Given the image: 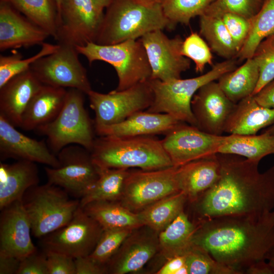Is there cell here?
I'll list each match as a JSON object with an SVG mask.
<instances>
[{
    "label": "cell",
    "instance_id": "obj_46",
    "mask_svg": "<svg viewBox=\"0 0 274 274\" xmlns=\"http://www.w3.org/2000/svg\"><path fill=\"white\" fill-rule=\"evenodd\" d=\"M45 252L48 274H76L74 258L55 252Z\"/></svg>",
    "mask_w": 274,
    "mask_h": 274
},
{
    "label": "cell",
    "instance_id": "obj_10",
    "mask_svg": "<svg viewBox=\"0 0 274 274\" xmlns=\"http://www.w3.org/2000/svg\"><path fill=\"white\" fill-rule=\"evenodd\" d=\"M56 156L59 166L45 167L48 182L81 199L99 175V168L93 162L90 152L82 146L73 144L62 149Z\"/></svg>",
    "mask_w": 274,
    "mask_h": 274
},
{
    "label": "cell",
    "instance_id": "obj_2",
    "mask_svg": "<svg viewBox=\"0 0 274 274\" xmlns=\"http://www.w3.org/2000/svg\"><path fill=\"white\" fill-rule=\"evenodd\" d=\"M196 223L193 244L237 274L266 260L274 246V209L260 216L219 217Z\"/></svg>",
    "mask_w": 274,
    "mask_h": 274
},
{
    "label": "cell",
    "instance_id": "obj_28",
    "mask_svg": "<svg viewBox=\"0 0 274 274\" xmlns=\"http://www.w3.org/2000/svg\"><path fill=\"white\" fill-rule=\"evenodd\" d=\"M197 228L195 222L185 209L158 233L159 252L166 259L183 255L193 245Z\"/></svg>",
    "mask_w": 274,
    "mask_h": 274
},
{
    "label": "cell",
    "instance_id": "obj_43",
    "mask_svg": "<svg viewBox=\"0 0 274 274\" xmlns=\"http://www.w3.org/2000/svg\"><path fill=\"white\" fill-rule=\"evenodd\" d=\"M181 52L183 56L194 62L196 73H202L208 64L213 65L212 50L197 32L192 31L183 40Z\"/></svg>",
    "mask_w": 274,
    "mask_h": 274
},
{
    "label": "cell",
    "instance_id": "obj_47",
    "mask_svg": "<svg viewBox=\"0 0 274 274\" xmlns=\"http://www.w3.org/2000/svg\"><path fill=\"white\" fill-rule=\"evenodd\" d=\"M76 274L107 273L106 266L98 263L89 255L74 259Z\"/></svg>",
    "mask_w": 274,
    "mask_h": 274
},
{
    "label": "cell",
    "instance_id": "obj_48",
    "mask_svg": "<svg viewBox=\"0 0 274 274\" xmlns=\"http://www.w3.org/2000/svg\"><path fill=\"white\" fill-rule=\"evenodd\" d=\"M184 255L175 256L166 259V262L156 272L157 274H179V270L186 266Z\"/></svg>",
    "mask_w": 274,
    "mask_h": 274
},
{
    "label": "cell",
    "instance_id": "obj_38",
    "mask_svg": "<svg viewBox=\"0 0 274 274\" xmlns=\"http://www.w3.org/2000/svg\"><path fill=\"white\" fill-rule=\"evenodd\" d=\"M215 0H165L162 4L164 15L175 27L189 25L193 18L202 15Z\"/></svg>",
    "mask_w": 274,
    "mask_h": 274
},
{
    "label": "cell",
    "instance_id": "obj_16",
    "mask_svg": "<svg viewBox=\"0 0 274 274\" xmlns=\"http://www.w3.org/2000/svg\"><path fill=\"white\" fill-rule=\"evenodd\" d=\"M148 57L152 72L150 79L166 82L181 78L189 70L191 60L181 54L183 40L180 36L169 38L158 29L150 31L139 39Z\"/></svg>",
    "mask_w": 274,
    "mask_h": 274
},
{
    "label": "cell",
    "instance_id": "obj_24",
    "mask_svg": "<svg viewBox=\"0 0 274 274\" xmlns=\"http://www.w3.org/2000/svg\"><path fill=\"white\" fill-rule=\"evenodd\" d=\"M220 176V165L216 154L194 160L177 168L180 191L186 195L187 203L194 202L211 188Z\"/></svg>",
    "mask_w": 274,
    "mask_h": 274
},
{
    "label": "cell",
    "instance_id": "obj_4",
    "mask_svg": "<svg viewBox=\"0 0 274 274\" xmlns=\"http://www.w3.org/2000/svg\"><path fill=\"white\" fill-rule=\"evenodd\" d=\"M105 9L95 42L98 44L138 40L152 31L175 27L164 15L161 5L147 6L135 0H112Z\"/></svg>",
    "mask_w": 274,
    "mask_h": 274
},
{
    "label": "cell",
    "instance_id": "obj_12",
    "mask_svg": "<svg viewBox=\"0 0 274 274\" xmlns=\"http://www.w3.org/2000/svg\"><path fill=\"white\" fill-rule=\"evenodd\" d=\"M58 44L55 52L39 59L30 70L44 85L75 88L87 95L92 88L76 47Z\"/></svg>",
    "mask_w": 274,
    "mask_h": 274
},
{
    "label": "cell",
    "instance_id": "obj_54",
    "mask_svg": "<svg viewBox=\"0 0 274 274\" xmlns=\"http://www.w3.org/2000/svg\"><path fill=\"white\" fill-rule=\"evenodd\" d=\"M97 4L102 9H105L112 0H94Z\"/></svg>",
    "mask_w": 274,
    "mask_h": 274
},
{
    "label": "cell",
    "instance_id": "obj_8",
    "mask_svg": "<svg viewBox=\"0 0 274 274\" xmlns=\"http://www.w3.org/2000/svg\"><path fill=\"white\" fill-rule=\"evenodd\" d=\"M70 88L64 105L56 117L36 130L47 138L51 150L59 152L70 145H78L90 152L95 138L93 125L84 106V94Z\"/></svg>",
    "mask_w": 274,
    "mask_h": 274
},
{
    "label": "cell",
    "instance_id": "obj_42",
    "mask_svg": "<svg viewBox=\"0 0 274 274\" xmlns=\"http://www.w3.org/2000/svg\"><path fill=\"white\" fill-rule=\"evenodd\" d=\"M252 57L258 64L260 71L254 95L274 79V33L260 42Z\"/></svg>",
    "mask_w": 274,
    "mask_h": 274
},
{
    "label": "cell",
    "instance_id": "obj_33",
    "mask_svg": "<svg viewBox=\"0 0 274 274\" xmlns=\"http://www.w3.org/2000/svg\"><path fill=\"white\" fill-rule=\"evenodd\" d=\"M129 169L100 168L97 179L80 199V206L93 201H118L121 199Z\"/></svg>",
    "mask_w": 274,
    "mask_h": 274
},
{
    "label": "cell",
    "instance_id": "obj_17",
    "mask_svg": "<svg viewBox=\"0 0 274 274\" xmlns=\"http://www.w3.org/2000/svg\"><path fill=\"white\" fill-rule=\"evenodd\" d=\"M235 105L222 90L218 82L214 81L204 84L191 100L196 127L207 133L222 135Z\"/></svg>",
    "mask_w": 274,
    "mask_h": 274
},
{
    "label": "cell",
    "instance_id": "obj_25",
    "mask_svg": "<svg viewBox=\"0 0 274 274\" xmlns=\"http://www.w3.org/2000/svg\"><path fill=\"white\" fill-rule=\"evenodd\" d=\"M39 170L35 162L18 160L0 163V210L12 202L21 200L25 192L39 184Z\"/></svg>",
    "mask_w": 274,
    "mask_h": 274
},
{
    "label": "cell",
    "instance_id": "obj_49",
    "mask_svg": "<svg viewBox=\"0 0 274 274\" xmlns=\"http://www.w3.org/2000/svg\"><path fill=\"white\" fill-rule=\"evenodd\" d=\"M253 96L260 105L267 108H274V79Z\"/></svg>",
    "mask_w": 274,
    "mask_h": 274
},
{
    "label": "cell",
    "instance_id": "obj_21",
    "mask_svg": "<svg viewBox=\"0 0 274 274\" xmlns=\"http://www.w3.org/2000/svg\"><path fill=\"white\" fill-rule=\"evenodd\" d=\"M50 36L6 0L0 2V50L42 45Z\"/></svg>",
    "mask_w": 274,
    "mask_h": 274
},
{
    "label": "cell",
    "instance_id": "obj_52",
    "mask_svg": "<svg viewBox=\"0 0 274 274\" xmlns=\"http://www.w3.org/2000/svg\"><path fill=\"white\" fill-rule=\"evenodd\" d=\"M136 2L147 6L162 5L165 0H135Z\"/></svg>",
    "mask_w": 274,
    "mask_h": 274
},
{
    "label": "cell",
    "instance_id": "obj_9",
    "mask_svg": "<svg viewBox=\"0 0 274 274\" xmlns=\"http://www.w3.org/2000/svg\"><path fill=\"white\" fill-rule=\"evenodd\" d=\"M149 80L124 90L115 89L108 93L90 90L87 95L95 114L94 126L117 124L136 112L147 110L153 100Z\"/></svg>",
    "mask_w": 274,
    "mask_h": 274
},
{
    "label": "cell",
    "instance_id": "obj_22",
    "mask_svg": "<svg viewBox=\"0 0 274 274\" xmlns=\"http://www.w3.org/2000/svg\"><path fill=\"white\" fill-rule=\"evenodd\" d=\"M42 85L30 69L11 79L0 88V114L20 127L27 105Z\"/></svg>",
    "mask_w": 274,
    "mask_h": 274
},
{
    "label": "cell",
    "instance_id": "obj_53",
    "mask_svg": "<svg viewBox=\"0 0 274 274\" xmlns=\"http://www.w3.org/2000/svg\"><path fill=\"white\" fill-rule=\"evenodd\" d=\"M266 260L270 264L274 271V246L269 251L266 256Z\"/></svg>",
    "mask_w": 274,
    "mask_h": 274
},
{
    "label": "cell",
    "instance_id": "obj_55",
    "mask_svg": "<svg viewBox=\"0 0 274 274\" xmlns=\"http://www.w3.org/2000/svg\"><path fill=\"white\" fill-rule=\"evenodd\" d=\"M264 132L269 133L274 135V122L269 126H268Z\"/></svg>",
    "mask_w": 274,
    "mask_h": 274
},
{
    "label": "cell",
    "instance_id": "obj_37",
    "mask_svg": "<svg viewBox=\"0 0 274 274\" xmlns=\"http://www.w3.org/2000/svg\"><path fill=\"white\" fill-rule=\"evenodd\" d=\"M37 53L23 59L20 53L0 56V88L15 76L30 69L31 65L39 59L55 52L59 45L43 43Z\"/></svg>",
    "mask_w": 274,
    "mask_h": 274
},
{
    "label": "cell",
    "instance_id": "obj_29",
    "mask_svg": "<svg viewBox=\"0 0 274 274\" xmlns=\"http://www.w3.org/2000/svg\"><path fill=\"white\" fill-rule=\"evenodd\" d=\"M259 76L258 65L252 57L246 59L239 67L221 76L218 83L227 97L236 104L253 95Z\"/></svg>",
    "mask_w": 274,
    "mask_h": 274
},
{
    "label": "cell",
    "instance_id": "obj_51",
    "mask_svg": "<svg viewBox=\"0 0 274 274\" xmlns=\"http://www.w3.org/2000/svg\"><path fill=\"white\" fill-rule=\"evenodd\" d=\"M246 274H274V271L266 260L258 261L249 266L245 271Z\"/></svg>",
    "mask_w": 274,
    "mask_h": 274
},
{
    "label": "cell",
    "instance_id": "obj_15",
    "mask_svg": "<svg viewBox=\"0 0 274 274\" xmlns=\"http://www.w3.org/2000/svg\"><path fill=\"white\" fill-rule=\"evenodd\" d=\"M228 138L229 135L211 134L181 122L165 134L161 142L173 166L178 167L216 155Z\"/></svg>",
    "mask_w": 274,
    "mask_h": 274
},
{
    "label": "cell",
    "instance_id": "obj_35",
    "mask_svg": "<svg viewBox=\"0 0 274 274\" xmlns=\"http://www.w3.org/2000/svg\"><path fill=\"white\" fill-rule=\"evenodd\" d=\"M23 16L56 38L58 10L55 0H6Z\"/></svg>",
    "mask_w": 274,
    "mask_h": 274
},
{
    "label": "cell",
    "instance_id": "obj_44",
    "mask_svg": "<svg viewBox=\"0 0 274 274\" xmlns=\"http://www.w3.org/2000/svg\"><path fill=\"white\" fill-rule=\"evenodd\" d=\"M221 17L239 52L249 33L251 18L248 19L232 13H225Z\"/></svg>",
    "mask_w": 274,
    "mask_h": 274
},
{
    "label": "cell",
    "instance_id": "obj_39",
    "mask_svg": "<svg viewBox=\"0 0 274 274\" xmlns=\"http://www.w3.org/2000/svg\"><path fill=\"white\" fill-rule=\"evenodd\" d=\"M188 274H237L194 244L184 255Z\"/></svg>",
    "mask_w": 274,
    "mask_h": 274
},
{
    "label": "cell",
    "instance_id": "obj_41",
    "mask_svg": "<svg viewBox=\"0 0 274 274\" xmlns=\"http://www.w3.org/2000/svg\"><path fill=\"white\" fill-rule=\"evenodd\" d=\"M266 1L215 0L203 14L221 17L225 13H232L251 19L260 10Z\"/></svg>",
    "mask_w": 274,
    "mask_h": 274
},
{
    "label": "cell",
    "instance_id": "obj_11",
    "mask_svg": "<svg viewBox=\"0 0 274 274\" xmlns=\"http://www.w3.org/2000/svg\"><path fill=\"white\" fill-rule=\"evenodd\" d=\"M104 10L94 0H62L55 40L75 47L95 43Z\"/></svg>",
    "mask_w": 274,
    "mask_h": 274
},
{
    "label": "cell",
    "instance_id": "obj_32",
    "mask_svg": "<svg viewBox=\"0 0 274 274\" xmlns=\"http://www.w3.org/2000/svg\"><path fill=\"white\" fill-rule=\"evenodd\" d=\"M187 203L186 195L180 191L152 203L137 213L144 226L159 233L185 209Z\"/></svg>",
    "mask_w": 274,
    "mask_h": 274
},
{
    "label": "cell",
    "instance_id": "obj_23",
    "mask_svg": "<svg viewBox=\"0 0 274 274\" xmlns=\"http://www.w3.org/2000/svg\"><path fill=\"white\" fill-rule=\"evenodd\" d=\"M181 122L170 115L142 111L111 125L94 127L98 136L118 137L165 134Z\"/></svg>",
    "mask_w": 274,
    "mask_h": 274
},
{
    "label": "cell",
    "instance_id": "obj_45",
    "mask_svg": "<svg viewBox=\"0 0 274 274\" xmlns=\"http://www.w3.org/2000/svg\"><path fill=\"white\" fill-rule=\"evenodd\" d=\"M17 274H48L46 253L37 249L22 258Z\"/></svg>",
    "mask_w": 274,
    "mask_h": 274
},
{
    "label": "cell",
    "instance_id": "obj_27",
    "mask_svg": "<svg viewBox=\"0 0 274 274\" xmlns=\"http://www.w3.org/2000/svg\"><path fill=\"white\" fill-rule=\"evenodd\" d=\"M273 122L274 108L260 105L253 95H250L235 104L226 123L224 132L254 135Z\"/></svg>",
    "mask_w": 274,
    "mask_h": 274
},
{
    "label": "cell",
    "instance_id": "obj_19",
    "mask_svg": "<svg viewBox=\"0 0 274 274\" xmlns=\"http://www.w3.org/2000/svg\"><path fill=\"white\" fill-rule=\"evenodd\" d=\"M0 254L22 259L36 250L31 238V227L22 199L1 210Z\"/></svg>",
    "mask_w": 274,
    "mask_h": 274
},
{
    "label": "cell",
    "instance_id": "obj_14",
    "mask_svg": "<svg viewBox=\"0 0 274 274\" xmlns=\"http://www.w3.org/2000/svg\"><path fill=\"white\" fill-rule=\"evenodd\" d=\"M104 230L80 206L63 227L41 238L42 250L65 254L74 259L89 255Z\"/></svg>",
    "mask_w": 274,
    "mask_h": 274
},
{
    "label": "cell",
    "instance_id": "obj_18",
    "mask_svg": "<svg viewBox=\"0 0 274 274\" xmlns=\"http://www.w3.org/2000/svg\"><path fill=\"white\" fill-rule=\"evenodd\" d=\"M158 233L146 226L133 230L107 263V273L141 270L159 251Z\"/></svg>",
    "mask_w": 274,
    "mask_h": 274
},
{
    "label": "cell",
    "instance_id": "obj_5",
    "mask_svg": "<svg viewBox=\"0 0 274 274\" xmlns=\"http://www.w3.org/2000/svg\"><path fill=\"white\" fill-rule=\"evenodd\" d=\"M236 64L235 58L226 59L213 65L211 70L198 77L166 82L150 79L153 100L146 111L167 114L181 122L196 126L191 105L193 96L204 84L218 80L223 74L235 69Z\"/></svg>",
    "mask_w": 274,
    "mask_h": 274
},
{
    "label": "cell",
    "instance_id": "obj_1",
    "mask_svg": "<svg viewBox=\"0 0 274 274\" xmlns=\"http://www.w3.org/2000/svg\"><path fill=\"white\" fill-rule=\"evenodd\" d=\"M218 181L190 203L197 222L213 218L265 215L274 209V166L263 172L259 162L229 154H216Z\"/></svg>",
    "mask_w": 274,
    "mask_h": 274
},
{
    "label": "cell",
    "instance_id": "obj_34",
    "mask_svg": "<svg viewBox=\"0 0 274 274\" xmlns=\"http://www.w3.org/2000/svg\"><path fill=\"white\" fill-rule=\"evenodd\" d=\"M199 33L211 50L226 59H236L238 53L221 17L202 14L199 16Z\"/></svg>",
    "mask_w": 274,
    "mask_h": 274
},
{
    "label": "cell",
    "instance_id": "obj_13",
    "mask_svg": "<svg viewBox=\"0 0 274 274\" xmlns=\"http://www.w3.org/2000/svg\"><path fill=\"white\" fill-rule=\"evenodd\" d=\"M177 166L130 171L119 202L138 213L152 203L180 192Z\"/></svg>",
    "mask_w": 274,
    "mask_h": 274
},
{
    "label": "cell",
    "instance_id": "obj_30",
    "mask_svg": "<svg viewBox=\"0 0 274 274\" xmlns=\"http://www.w3.org/2000/svg\"><path fill=\"white\" fill-rule=\"evenodd\" d=\"M82 208L104 229L133 230L144 226L137 213L130 211L118 201H93Z\"/></svg>",
    "mask_w": 274,
    "mask_h": 274
},
{
    "label": "cell",
    "instance_id": "obj_50",
    "mask_svg": "<svg viewBox=\"0 0 274 274\" xmlns=\"http://www.w3.org/2000/svg\"><path fill=\"white\" fill-rule=\"evenodd\" d=\"M21 260L13 256L0 254V274H17Z\"/></svg>",
    "mask_w": 274,
    "mask_h": 274
},
{
    "label": "cell",
    "instance_id": "obj_26",
    "mask_svg": "<svg viewBox=\"0 0 274 274\" xmlns=\"http://www.w3.org/2000/svg\"><path fill=\"white\" fill-rule=\"evenodd\" d=\"M66 93L64 88L43 84L27 105L20 127L24 130H37L53 120L64 105Z\"/></svg>",
    "mask_w": 274,
    "mask_h": 274
},
{
    "label": "cell",
    "instance_id": "obj_7",
    "mask_svg": "<svg viewBox=\"0 0 274 274\" xmlns=\"http://www.w3.org/2000/svg\"><path fill=\"white\" fill-rule=\"evenodd\" d=\"M76 49L89 63L102 61L112 65L118 79L116 90H122L148 81L152 72L145 49L140 41L130 40L112 45L94 42Z\"/></svg>",
    "mask_w": 274,
    "mask_h": 274
},
{
    "label": "cell",
    "instance_id": "obj_36",
    "mask_svg": "<svg viewBox=\"0 0 274 274\" xmlns=\"http://www.w3.org/2000/svg\"><path fill=\"white\" fill-rule=\"evenodd\" d=\"M274 33V0H267L251 18V28L236 58L242 61L252 58L260 42Z\"/></svg>",
    "mask_w": 274,
    "mask_h": 274
},
{
    "label": "cell",
    "instance_id": "obj_40",
    "mask_svg": "<svg viewBox=\"0 0 274 274\" xmlns=\"http://www.w3.org/2000/svg\"><path fill=\"white\" fill-rule=\"evenodd\" d=\"M132 230L123 228L104 229L94 249L89 256L98 263L106 266Z\"/></svg>",
    "mask_w": 274,
    "mask_h": 274
},
{
    "label": "cell",
    "instance_id": "obj_31",
    "mask_svg": "<svg viewBox=\"0 0 274 274\" xmlns=\"http://www.w3.org/2000/svg\"><path fill=\"white\" fill-rule=\"evenodd\" d=\"M218 153L236 155L260 162L269 155H274V135L263 132L257 135L229 134Z\"/></svg>",
    "mask_w": 274,
    "mask_h": 274
},
{
    "label": "cell",
    "instance_id": "obj_20",
    "mask_svg": "<svg viewBox=\"0 0 274 274\" xmlns=\"http://www.w3.org/2000/svg\"><path fill=\"white\" fill-rule=\"evenodd\" d=\"M0 157L27 160L56 168L59 162L44 141L27 136L0 114Z\"/></svg>",
    "mask_w": 274,
    "mask_h": 274
},
{
    "label": "cell",
    "instance_id": "obj_6",
    "mask_svg": "<svg viewBox=\"0 0 274 274\" xmlns=\"http://www.w3.org/2000/svg\"><path fill=\"white\" fill-rule=\"evenodd\" d=\"M61 187L47 183L29 188L22 201L29 219L31 233L43 236L68 224L80 206V199H72Z\"/></svg>",
    "mask_w": 274,
    "mask_h": 274
},
{
    "label": "cell",
    "instance_id": "obj_56",
    "mask_svg": "<svg viewBox=\"0 0 274 274\" xmlns=\"http://www.w3.org/2000/svg\"><path fill=\"white\" fill-rule=\"evenodd\" d=\"M55 1L56 2V5H57V8H58V10L59 11L62 0H55Z\"/></svg>",
    "mask_w": 274,
    "mask_h": 274
},
{
    "label": "cell",
    "instance_id": "obj_3",
    "mask_svg": "<svg viewBox=\"0 0 274 274\" xmlns=\"http://www.w3.org/2000/svg\"><path fill=\"white\" fill-rule=\"evenodd\" d=\"M90 153L100 168L150 170L173 166L161 140L155 135L99 136L95 139Z\"/></svg>",
    "mask_w": 274,
    "mask_h": 274
}]
</instances>
